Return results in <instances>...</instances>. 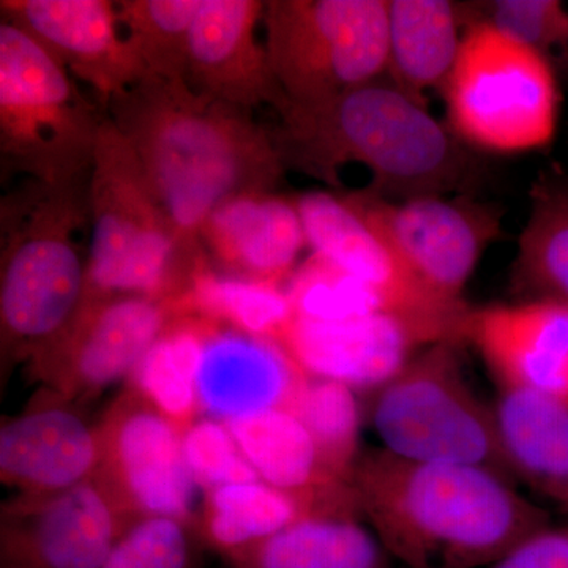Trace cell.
I'll list each match as a JSON object with an SVG mask.
<instances>
[{
    "mask_svg": "<svg viewBox=\"0 0 568 568\" xmlns=\"http://www.w3.org/2000/svg\"><path fill=\"white\" fill-rule=\"evenodd\" d=\"M132 145L173 223L182 252L204 256L200 233L226 201L274 193L284 170L271 130L253 112L145 77L104 108Z\"/></svg>",
    "mask_w": 568,
    "mask_h": 568,
    "instance_id": "6da1fadb",
    "label": "cell"
},
{
    "mask_svg": "<svg viewBox=\"0 0 568 568\" xmlns=\"http://www.w3.org/2000/svg\"><path fill=\"white\" fill-rule=\"evenodd\" d=\"M481 469L364 448L353 488L362 521L407 568H481L551 526L547 508Z\"/></svg>",
    "mask_w": 568,
    "mask_h": 568,
    "instance_id": "7a4b0ae2",
    "label": "cell"
},
{
    "mask_svg": "<svg viewBox=\"0 0 568 568\" xmlns=\"http://www.w3.org/2000/svg\"><path fill=\"white\" fill-rule=\"evenodd\" d=\"M271 130L284 170L342 185L343 168L368 171L387 200L474 194L480 168L424 104L386 77L316 103H286Z\"/></svg>",
    "mask_w": 568,
    "mask_h": 568,
    "instance_id": "3957f363",
    "label": "cell"
},
{
    "mask_svg": "<svg viewBox=\"0 0 568 568\" xmlns=\"http://www.w3.org/2000/svg\"><path fill=\"white\" fill-rule=\"evenodd\" d=\"M91 222L89 181L47 185L24 179L0 204L2 377L67 331L88 282L77 235Z\"/></svg>",
    "mask_w": 568,
    "mask_h": 568,
    "instance_id": "277c9868",
    "label": "cell"
},
{
    "mask_svg": "<svg viewBox=\"0 0 568 568\" xmlns=\"http://www.w3.org/2000/svg\"><path fill=\"white\" fill-rule=\"evenodd\" d=\"M92 242L85 298L173 301L205 260L182 252L170 216L130 142L104 118L89 178Z\"/></svg>",
    "mask_w": 568,
    "mask_h": 568,
    "instance_id": "5b68a950",
    "label": "cell"
},
{
    "mask_svg": "<svg viewBox=\"0 0 568 568\" xmlns=\"http://www.w3.org/2000/svg\"><path fill=\"white\" fill-rule=\"evenodd\" d=\"M465 347L448 339L418 351L387 383L366 394V422L379 447L396 457L481 467L514 481L500 447L495 403L470 383Z\"/></svg>",
    "mask_w": 568,
    "mask_h": 568,
    "instance_id": "8992f818",
    "label": "cell"
},
{
    "mask_svg": "<svg viewBox=\"0 0 568 568\" xmlns=\"http://www.w3.org/2000/svg\"><path fill=\"white\" fill-rule=\"evenodd\" d=\"M106 110L22 29L0 22V163L47 185L91 178Z\"/></svg>",
    "mask_w": 568,
    "mask_h": 568,
    "instance_id": "52a82bcc",
    "label": "cell"
},
{
    "mask_svg": "<svg viewBox=\"0 0 568 568\" xmlns=\"http://www.w3.org/2000/svg\"><path fill=\"white\" fill-rule=\"evenodd\" d=\"M440 97L444 122L474 152L538 151L558 132L555 65L488 22H467L457 63Z\"/></svg>",
    "mask_w": 568,
    "mask_h": 568,
    "instance_id": "ba28073f",
    "label": "cell"
},
{
    "mask_svg": "<svg viewBox=\"0 0 568 568\" xmlns=\"http://www.w3.org/2000/svg\"><path fill=\"white\" fill-rule=\"evenodd\" d=\"M387 0H267L263 29L276 82L316 103L386 77Z\"/></svg>",
    "mask_w": 568,
    "mask_h": 568,
    "instance_id": "9c48e42d",
    "label": "cell"
},
{
    "mask_svg": "<svg viewBox=\"0 0 568 568\" xmlns=\"http://www.w3.org/2000/svg\"><path fill=\"white\" fill-rule=\"evenodd\" d=\"M343 196L410 274L448 302H466L467 283L489 246L504 234L499 205L476 194L395 201L365 186Z\"/></svg>",
    "mask_w": 568,
    "mask_h": 568,
    "instance_id": "30bf717a",
    "label": "cell"
},
{
    "mask_svg": "<svg viewBox=\"0 0 568 568\" xmlns=\"http://www.w3.org/2000/svg\"><path fill=\"white\" fill-rule=\"evenodd\" d=\"M294 200L312 254L357 280L390 315L416 324L439 342L467 346L474 306L444 301L418 282L343 193L306 192Z\"/></svg>",
    "mask_w": 568,
    "mask_h": 568,
    "instance_id": "8fae6325",
    "label": "cell"
},
{
    "mask_svg": "<svg viewBox=\"0 0 568 568\" xmlns=\"http://www.w3.org/2000/svg\"><path fill=\"white\" fill-rule=\"evenodd\" d=\"M100 465L95 478L133 521L171 518L196 523V484L182 432L145 402L132 386L97 425Z\"/></svg>",
    "mask_w": 568,
    "mask_h": 568,
    "instance_id": "7c38bea8",
    "label": "cell"
},
{
    "mask_svg": "<svg viewBox=\"0 0 568 568\" xmlns=\"http://www.w3.org/2000/svg\"><path fill=\"white\" fill-rule=\"evenodd\" d=\"M170 305L148 295L85 298L67 331L28 364L44 394L81 405L130 379L166 324Z\"/></svg>",
    "mask_w": 568,
    "mask_h": 568,
    "instance_id": "4fadbf2b",
    "label": "cell"
},
{
    "mask_svg": "<svg viewBox=\"0 0 568 568\" xmlns=\"http://www.w3.org/2000/svg\"><path fill=\"white\" fill-rule=\"evenodd\" d=\"M133 523L95 477L59 495L13 496L0 514V568H104Z\"/></svg>",
    "mask_w": 568,
    "mask_h": 568,
    "instance_id": "5bb4252c",
    "label": "cell"
},
{
    "mask_svg": "<svg viewBox=\"0 0 568 568\" xmlns=\"http://www.w3.org/2000/svg\"><path fill=\"white\" fill-rule=\"evenodd\" d=\"M2 20L31 36L100 106L144 80L111 0H2Z\"/></svg>",
    "mask_w": 568,
    "mask_h": 568,
    "instance_id": "9a60e30c",
    "label": "cell"
},
{
    "mask_svg": "<svg viewBox=\"0 0 568 568\" xmlns=\"http://www.w3.org/2000/svg\"><path fill=\"white\" fill-rule=\"evenodd\" d=\"M437 342L424 328L390 313L339 321L294 315L278 339L306 375L345 384L357 394L383 386L418 351Z\"/></svg>",
    "mask_w": 568,
    "mask_h": 568,
    "instance_id": "2e32d148",
    "label": "cell"
},
{
    "mask_svg": "<svg viewBox=\"0 0 568 568\" xmlns=\"http://www.w3.org/2000/svg\"><path fill=\"white\" fill-rule=\"evenodd\" d=\"M261 0H204L190 33L185 81L194 92L252 111L287 102L257 29Z\"/></svg>",
    "mask_w": 568,
    "mask_h": 568,
    "instance_id": "e0dca14e",
    "label": "cell"
},
{
    "mask_svg": "<svg viewBox=\"0 0 568 568\" xmlns=\"http://www.w3.org/2000/svg\"><path fill=\"white\" fill-rule=\"evenodd\" d=\"M466 342L476 347L499 390L534 392L568 405V305L515 301L474 306Z\"/></svg>",
    "mask_w": 568,
    "mask_h": 568,
    "instance_id": "ac0fdd59",
    "label": "cell"
},
{
    "mask_svg": "<svg viewBox=\"0 0 568 568\" xmlns=\"http://www.w3.org/2000/svg\"><path fill=\"white\" fill-rule=\"evenodd\" d=\"M308 377L282 343L207 321L197 372L201 416L230 424L290 409Z\"/></svg>",
    "mask_w": 568,
    "mask_h": 568,
    "instance_id": "d6986e66",
    "label": "cell"
},
{
    "mask_svg": "<svg viewBox=\"0 0 568 568\" xmlns=\"http://www.w3.org/2000/svg\"><path fill=\"white\" fill-rule=\"evenodd\" d=\"M44 396L0 428V478L14 496L59 495L99 470L97 425H89L69 403Z\"/></svg>",
    "mask_w": 568,
    "mask_h": 568,
    "instance_id": "ffe728a7",
    "label": "cell"
},
{
    "mask_svg": "<svg viewBox=\"0 0 568 568\" xmlns=\"http://www.w3.org/2000/svg\"><path fill=\"white\" fill-rule=\"evenodd\" d=\"M201 246L219 274L286 286L308 248L294 197L244 194L216 207L200 233Z\"/></svg>",
    "mask_w": 568,
    "mask_h": 568,
    "instance_id": "44dd1931",
    "label": "cell"
},
{
    "mask_svg": "<svg viewBox=\"0 0 568 568\" xmlns=\"http://www.w3.org/2000/svg\"><path fill=\"white\" fill-rule=\"evenodd\" d=\"M264 484L301 500L313 515H358L353 488L335 480L315 440L291 409H274L224 424Z\"/></svg>",
    "mask_w": 568,
    "mask_h": 568,
    "instance_id": "7402d4cb",
    "label": "cell"
},
{
    "mask_svg": "<svg viewBox=\"0 0 568 568\" xmlns=\"http://www.w3.org/2000/svg\"><path fill=\"white\" fill-rule=\"evenodd\" d=\"M508 474L568 517V405L534 392L499 390L495 402Z\"/></svg>",
    "mask_w": 568,
    "mask_h": 568,
    "instance_id": "603a6c76",
    "label": "cell"
},
{
    "mask_svg": "<svg viewBox=\"0 0 568 568\" xmlns=\"http://www.w3.org/2000/svg\"><path fill=\"white\" fill-rule=\"evenodd\" d=\"M386 78L417 102L443 91L462 50L466 11L448 0H387Z\"/></svg>",
    "mask_w": 568,
    "mask_h": 568,
    "instance_id": "cb8c5ba5",
    "label": "cell"
},
{
    "mask_svg": "<svg viewBox=\"0 0 568 568\" xmlns=\"http://www.w3.org/2000/svg\"><path fill=\"white\" fill-rule=\"evenodd\" d=\"M517 301L568 305V173L558 164L537 175L510 275Z\"/></svg>",
    "mask_w": 568,
    "mask_h": 568,
    "instance_id": "d4e9b609",
    "label": "cell"
},
{
    "mask_svg": "<svg viewBox=\"0 0 568 568\" xmlns=\"http://www.w3.org/2000/svg\"><path fill=\"white\" fill-rule=\"evenodd\" d=\"M227 559L234 568H392L386 549L355 515H308Z\"/></svg>",
    "mask_w": 568,
    "mask_h": 568,
    "instance_id": "484cf974",
    "label": "cell"
},
{
    "mask_svg": "<svg viewBox=\"0 0 568 568\" xmlns=\"http://www.w3.org/2000/svg\"><path fill=\"white\" fill-rule=\"evenodd\" d=\"M166 304L173 315L201 317L275 342L294 317L286 286L219 274L207 260L194 268L185 290Z\"/></svg>",
    "mask_w": 568,
    "mask_h": 568,
    "instance_id": "4316f807",
    "label": "cell"
},
{
    "mask_svg": "<svg viewBox=\"0 0 568 568\" xmlns=\"http://www.w3.org/2000/svg\"><path fill=\"white\" fill-rule=\"evenodd\" d=\"M205 327L207 321L201 317L171 316L129 379V386L182 435L203 417L197 399V372Z\"/></svg>",
    "mask_w": 568,
    "mask_h": 568,
    "instance_id": "83f0119b",
    "label": "cell"
},
{
    "mask_svg": "<svg viewBox=\"0 0 568 568\" xmlns=\"http://www.w3.org/2000/svg\"><path fill=\"white\" fill-rule=\"evenodd\" d=\"M196 519L200 536L226 558L308 517V508L263 480L224 485L204 493Z\"/></svg>",
    "mask_w": 568,
    "mask_h": 568,
    "instance_id": "f1b7e54d",
    "label": "cell"
},
{
    "mask_svg": "<svg viewBox=\"0 0 568 568\" xmlns=\"http://www.w3.org/2000/svg\"><path fill=\"white\" fill-rule=\"evenodd\" d=\"M204 0H121L119 21L145 74L185 80L190 33Z\"/></svg>",
    "mask_w": 568,
    "mask_h": 568,
    "instance_id": "f546056e",
    "label": "cell"
},
{
    "mask_svg": "<svg viewBox=\"0 0 568 568\" xmlns=\"http://www.w3.org/2000/svg\"><path fill=\"white\" fill-rule=\"evenodd\" d=\"M290 409L315 440L327 473L351 487L355 466L364 454L357 392L335 381L308 377Z\"/></svg>",
    "mask_w": 568,
    "mask_h": 568,
    "instance_id": "4dcf8cb0",
    "label": "cell"
},
{
    "mask_svg": "<svg viewBox=\"0 0 568 568\" xmlns=\"http://www.w3.org/2000/svg\"><path fill=\"white\" fill-rule=\"evenodd\" d=\"M467 22L484 21L532 48L555 65L568 59V7L559 0L463 2Z\"/></svg>",
    "mask_w": 568,
    "mask_h": 568,
    "instance_id": "1f68e13d",
    "label": "cell"
},
{
    "mask_svg": "<svg viewBox=\"0 0 568 568\" xmlns=\"http://www.w3.org/2000/svg\"><path fill=\"white\" fill-rule=\"evenodd\" d=\"M183 455L194 484L204 493L224 485L261 480L222 422L201 417L182 435Z\"/></svg>",
    "mask_w": 568,
    "mask_h": 568,
    "instance_id": "d6a6232c",
    "label": "cell"
},
{
    "mask_svg": "<svg viewBox=\"0 0 568 568\" xmlns=\"http://www.w3.org/2000/svg\"><path fill=\"white\" fill-rule=\"evenodd\" d=\"M104 568H193L192 526L171 518L133 523Z\"/></svg>",
    "mask_w": 568,
    "mask_h": 568,
    "instance_id": "836d02e7",
    "label": "cell"
},
{
    "mask_svg": "<svg viewBox=\"0 0 568 568\" xmlns=\"http://www.w3.org/2000/svg\"><path fill=\"white\" fill-rule=\"evenodd\" d=\"M488 568H568V523L548 526Z\"/></svg>",
    "mask_w": 568,
    "mask_h": 568,
    "instance_id": "e575fe53",
    "label": "cell"
}]
</instances>
